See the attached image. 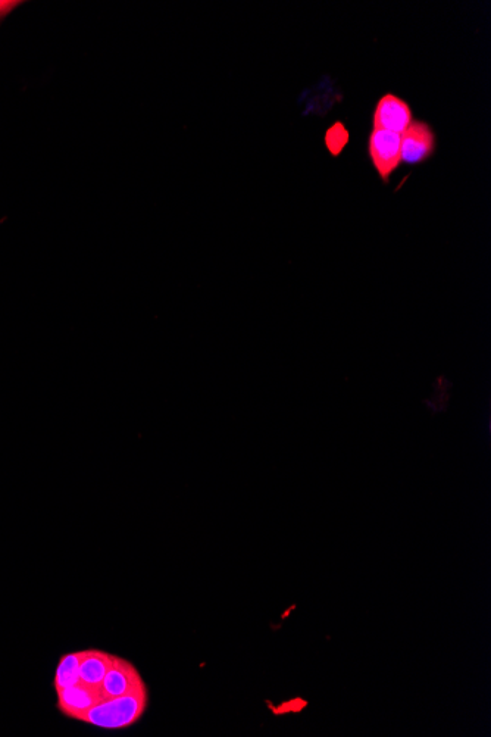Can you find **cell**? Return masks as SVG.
<instances>
[{"instance_id": "9c48e42d", "label": "cell", "mask_w": 491, "mask_h": 737, "mask_svg": "<svg viewBox=\"0 0 491 737\" xmlns=\"http://www.w3.org/2000/svg\"><path fill=\"white\" fill-rule=\"evenodd\" d=\"M347 142H349V131L344 128L342 123L334 124V126L327 131L325 143H327L328 151L333 153L334 156L339 155V153L343 151Z\"/></svg>"}, {"instance_id": "30bf717a", "label": "cell", "mask_w": 491, "mask_h": 737, "mask_svg": "<svg viewBox=\"0 0 491 737\" xmlns=\"http://www.w3.org/2000/svg\"><path fill=\"white\" fill-rule=\"evenodd\" d=\"M23 0H0V24L15 11V9L23 6Z\"/></svg>"}, {"instance_id": "8992f818", "label": "cell", "mask_w": 491, "mask_h": 737, "mask_svg": "<svg viewBox=\"0 0 491 737\" xmlns=\"http://www.w3.org/2000/svg\"><path fill=\"white\" fill-rule=\"evenodd\" d=\"M434 148H436V137L427 123H422V121L412 123L402 134L400 155H402L403 162L419 164L433 155Z\"/></svg>"}, {"instance_id": "277c9868", "label": "cell", "mask_w": 491, "mask_h": 737, "mask_svg": "<svg viewBox=\"0 0 491 737\" xmlns=\"http://www.w3.org/2000/svg\"><path fill=\"white\" fill-rule=\"evenodd\" d=\"M58 696V710L65 717L75 721H83L84 715L95 705L105 699L100 686H89L84 683L56 690Z\"/></svg>"}, {"instance_id": "6da1fadb", "label": "cell", "mask_w": 491, "mask_h": 737, "mask_svg": "<svg viewBox=\"0 0 491 737\" xmlns=\"http://www.w3.org/2000/svg\"><path fill=\"white\" fill-rule=\"evenodd\" d=\"M149 705L148 687L128 695L103 699L84 715L81 723L106 730H124L142 720Z\"/></svg>"}, {"instance_id": "3957f363", "label": "cell", "mask_w": 491, "mask_h": 737, "mask_svg": "<svg viewBox=\"0 0 491 737\" xmlns=\"http://www.w3.org/2000/svg\"><path fill=\"white\" fill-rule=\"evenodd\" d=\"M145 687V680H143L142 674L137 670L136 665L124 660V658L117 657V655L112 658L111 667H109L108 673H106L105 679L100 685L105 699L139 692Z\"/></svg>"}, {"instance_id": "7a4b0ae2", "label": "cell", "mask_w": 491, "mask_h": 737, "mask_svg": "<svg viewBox=\"0 0 491 737\" xmlns=\"http://www.w3.org/2000/svg\"><path fill=\"white\" fill-rule=\"evenodd\" d=\"M400 143H402V136L392 131L372 130L369 136V156H371L375 170L384 181H389L390 176L402 162Z\"/></svg>"}, {"instance_id": "52a82bcc", "label": "cell", "mask_w": 491, "mask_h": 737, "mask_svg": "<svg viewBox=\"0 0 491 737\" xmlns=\"http://www.w3.org/2000/svg\"><path fill=\"white\" fill-rule=\"evenodd\" d=\"M114 655L99 649L84 651L83 660L80 664V682L89 686L102 685L106 673L112 664Z\"/></svg>"}, {"instance_id": "ba28073f", "label": "cell", "mask_w": 491, "mask_h": 737, "mask_svg": "<svg viewBox=\"0 0 491 737\" xmlns=\"http://www.w3.org/2000/svg\"><path fill=\"white\" fill-rule=\"evenodd\" d=\"M84 651L71 652L62 655L55 671L53 686L55 690L65 689L80 683V664L83 660Z\"/></svg>"}, {"instance_id": "5b68a950", "label": "cell", "mask_w": 491, "mask_h": 737, "mask_svg": "<svg viewBox=\"0 0 491 737\" xmlns=\"http://www.w3.org/2000/svg\"><path fill=\"white\" fill-rule=\"evenodd\" d=\"M412 121V109L403 99L384 95L375 106L374 130L392 131L402 136Z\"/></svg>"}]
</instances>
